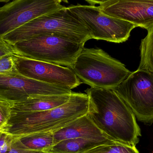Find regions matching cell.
Wrapping results in <instances>:
<instances>
[{"label":"cell","instance_id":"6da1fadb","mask_svg":"<svg viewBox=\"0 0 153 153\" xmlns=\"http://www.w3.org/2000/svg\"><path fill=\"white\" fill-rule=\"evenodd\" d=\"M87 115L109 139L128 145L139 143L141 130L135 116L125 102L111 90L91 87Z\"/></svg>","mask_w":153,"mask_h":153},{"label":"cell","instance_id":"7a4b0ae2","mask_svg":"<svg viewBox=\"0 0 153 153\" xmlns=\"http://www.w3.org/2000/svg\"><path fill=\"white\" fill-rule=\"evenodd\" d=\"M89 98L86 93H72L69 100L53 109L33 113H13L1 131L23 137L36 133H55L87 114Z\"/></svg>","mask_w":153,"mask_h":153},{"label":"cell","instance_id":"3957f363","mask_svg":"<svg viewBox=\"0 0 153 153\" xmlns=\"http://www.w3.org/2000/svg\"><path fill=\"white\" fill-rule=\"evenodd\" d=\"M45 34L60 35L84 44L91 39L88 28L65 6L32 20L2 39L13 46L35 36Z\"/></svg>","mask_w":153,"mask_h":153},{"label":"cell","instance_id":"277c9868","mask_svg":"<svg viewBox=\"0 0 153 153\" xmlns=\"http://www.w3.org/2000/svg\"><path fill=\"white\" fill-rule=\"evenodd\" d=\"M71 69L82 83L106 90H115L132 72L101 49L85 47Z\"/></svg>","mask_w":153,"mask_h":153},{"label":"cell","instance_id":"5b68a950","mask_svg":"<svg viewBox=\"0 0 153 153\" xmlns=\"http://www.w3.org/2000/svg\"><path fill=\"white\" fill-rule=\"evenodd\" d=\"M84 43L56 34H41L13 45L15 54L71 69Z\"/></svg>","mask_w":153,"mask_h":153},{"label":"cell","instance_id":"8992f818","mask_svg":"<svg viewBox=\"0 0 153 153\" xmlns=\"http://www.w3.org/2000/svg\"><path fill=\"white\" fill-rule=\"evenodd\" d=\"M140 122L153 123V72L137 69L114 90Z\"/></svg>","mask_w":153,"mask_h":153},{"label":"cell","instance_id":"52a82bcc","mask_svg":"<svg viewBox=\"0 0 153 153\" xmlns=\"http://www.w3.org/2000/svg\"><path fill=\"white\" fill-rule=\"evenodd\" d=\"M68 8L88 28L91 39L97 40L123 43L137 27L131 22L109 16L94 5L78 4Z\"/></svg>","mask_w":153,"mask_h":153},{"label":"cell","instance_id":"ba28073f","mask_svg":"<svg viewBox=\"0 0 153 153\" xmlns=\"http://www.w3.org/2000/svg\"><path fill=\"white\" fill-rule=\"evenodd\" d=\"M60 0H15L0 7V39L32 20L64 7Z\"/></svg>","mask_w":153,"mask_h":153},{"label":"cell","instance_id":"9c48e42d","mask_svg":"<svg viewBox=\"0 0 153 153\" xmlns=\"http://www.w3.org/2000/svg\"><path fill=\"white\" fill-rule=\"evenodd\" d=\"M71 90L48 84L19 74H0V101L17 103L40 95L71 94Z\"/></svg>","mask_w":153,"mask_h":153},{"label":"cell","instance_id":"30bf717a","mask_svg":"<svg viewBox=\"0 0 153 153\" xmlns=\"http://www.w3.org/2000/svg\"><path fill=\"white\" fill-rule=\"evenodd\" d=\"M15 66L21 75L48 84L72 90L81 84L71 68L13 55Z\"/></svg>","mask_w":153,"mask_h":153},{"label":"cell","instance_id":"8fae6325","mask_svg":"<svg viewBox=\"0 0 153 153\" xmlns=\"http://www.w3.org/2000/svg\"><path fill=\"white\" fill-rule=\"evenodd\" d=\"M109 16L148 30L153 25V0H87Z\"/></svg>","mask_w":153,"mask_h":153},{"label":"cell","instance_id":"7c38bea8","mask_svg":"<svg viewBox=\"0 0 153 153\" xmlns=\"http://www.w3.org/2000/svg\"><path fill=\"white\" fill-rule=\"evenodd\" d=\"M53 136L54 145L63 140L74 138L112 141L96 126L87 114L76 119L63 128L55 132Z\"/></svg>","mask_w":153,"mask_h":153},{"label":"cell","instance_id":"4fadbf2b","mask_svg":"<svg viewBox=\"0 0 153 153\" xmlns=\"http://www.w3.org/2000/svg\"><path fill=\"white\" fill-rule=\"evenodd\" d=\"M71 94L40 95L25 101L12 103V112L33 113L53 109L66 103Z\"/></svg>","mask_w":153,"mask_h":153},{"label":"cell","instance_id":"5bb4252c","mask_svg":"<svg viewBox=\"0 0 153 153\" xmlns=\"http://www.w3.org/2000/svg\"><path fill=\"white\" fill-rule=\"evenodd\" d=\"M86 138H74L63 140L45 152L46 153H84L96 146L111 143Z\"/></svg>","mask_w":153,"mask_h":153},{"label":"cell","instance_id":"9a60e30c","mask_svg":"<svg viewBox=\"0 0 153 153\" xmlns=\"http://www.w3.org/2000/svg\"><path fill=\"white\" fill-rule=\"evenodd\" d=\"M16 141L21 147L30 151L44 152L54 145L53 133H36L19 137Z\"/></svg>","mask_w":153,"mask_h":153},{"label":"cell","instance_id":"2e32d148","mask_svg":"<svg viewBox=\"0 0 153 153\" xmlns=\"http://www.w3.org/2000/svg\"><path fill=\"white\" fill-rule=\"evenodd\" d=\"M147 34L141 41L140 64L138 69L153 72V25L147 30Z\"/></svg>","mask_w":153,"mask_h":153},{"label":"cell","instance_id":"e0dca14e","mask_svg":"<svg viewBox=\"0 0 153 153\" xmlns=\"http://www.w3.org/2000/svg\"><path fill=\"white\" fill-rule=\"evenodd\" d=\"M84 153H140L136 146L113 142L96 146Z\"/></svg>","mask_w":153,"mask_h":153},{"label":"cell","instance_id":"ac0fdd59","mask_svg":"<svg viewBox=\"0 0 153 153\" xmlns=\"http://www.w3.org/2000/svg\"><path fill=\"white\" fill-rule=\"evenodd\" d=\"M13 55H6L0 57V74H19L15 66Z\"/></svg>","mask_w":153,"mask_h":153},{"label":"cell","instance_id":"d6986e66","mask_svg":"<svg viewBox=\"0 0 153 153\" xmlns=\"http://www.w3.org/2000/svg\"><path fill=\"white\" fill-rule=\"evenodd\" d=\"M19 139V137L0 131V153L9 152L13 145Z\"/></svg>","mask_w":153,"mask_h":153},{"label":"cell","instance_id":"ffe728a7","mask_svg":"<svg viewBox=\"0 0 153 153\" xmlns=\"http://www.w3.org/2000/svg\"><path fill=\"white\" fill-rule=\"evenodd\" d=\"M12 115V103L0 101V131L10 119Z\"/></svg>","mask_w":153,"mask_h":153},{"label":"cell","instance_id":"44dd1931","mask_svg":"<svg viewBox=\"0 0 153 153\" xmlns=\"http://www.w3.org/2000/svg\"><path fill=\"white\" fill-rule=\"evenodd\" d=\"M9 54H15L13 46L0 39V57Z\"/></svg>","mask_w":153,"mask_h":153},{"label":"cell","instance_id":"7402d4cb","mask_svg":"<svg viewBox=\"0 0 153 153\" xmlns=\"http://www.w3.org/2000/svg\"><path fill=\"white\" fill-rule=\"evenodd\" d=\"M7 153H46L44 152L30 151L21 147L16 142L13 145L10 150Z\"/></svg>","mask_w":153,"mask_h":153}]
</instances>
